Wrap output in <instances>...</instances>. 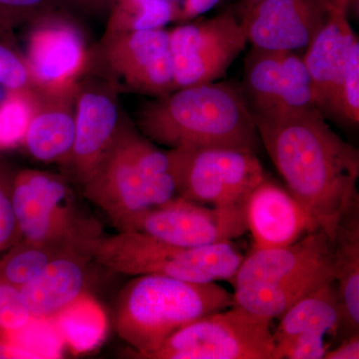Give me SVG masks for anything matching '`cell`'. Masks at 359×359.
Segmentation results:
<instances>
[{
    "mask_svg": "<svg viewBox=\"0 0 359 359\" xmlns=\"http://www.w3.org/2000/svg\"><path fill=\"white\" fill-rule=\"evenodd\" d=\"M149 140L171 149L259 146L254 114L241 92L229 84L201 83L160 96L142 109L138 120Z\"/></svg>",
    "mask_w": 359,
    "mask_h": 359,
    "instance_id": "2",
    "label": "cell"
},
{
    "mask_svg": "<svg viewBox=\"0 0 359 359\" xmlns=\"http://www.w3.org/2000/svg\"><path fill=\"white\" fill-rule=\"evenodd\" d=\"M334 282L347 335L359 332V196L342 214L332 241Z\"/></svg>",
    "mask_w": 359,
    "mask_h": 359,
    "instance_id": "22",
    "label": "cell"
},
{
    "mask_svg": "<svg viewBox=\"0 0 359 359\" xmlns=\"http://www.w3.org/2000/svg\"><path fill=\"white\" fill-rule=\"evenodd\" d=\"M330 14L325 0H261L242 25L255 49L294 51L309 46Z\"/></svg>",
    "mask_w": 359,
    "mask_h": 359,
    "instance_id": "14",
    "label": "cell"
},
{
    "mask_svg": "<svg viewBox=\"0 0 359 359\" xmlns=\"http://www.w3.org/2000/svg\"><path fill=\"white\" fill-rule=\"evenodd\" d=\"M254 118L287 190L332 242L342 214L359 196L358 149L335 133L316 107Z\"/></svg>",
    "mask_w": 359,
    "mask_h": 359,
    "instance_id": "1",
    "label": "cell"
},
{
    "mask_svg": "<svg viewBox=\"0 0 359 359\" xmlns=\"http://www.w3.org/2000/svg\"><path fill=\"white\" fill-rule=\"evenodd\" d=\"M85 198L119 231L149 210L179 197L168 151L123 120L114 141L84 183Z\"/></svg>",
    "mask_w": 359,
    "mask_h": 359,
    "instance_id": "3",
    "label": "cell"
},
{
    "mask_svg": "<svg viewBox=\"0 0 359 359\" xmlns=\"http://www.w3.org/2000/svg\"><path fill=\"white\" fill-rule=\"evenodd\" d=\"M105 33L159 29L180 18V8L172 0H113Z\"/></svg>",
    "mask_w": 359,
    "mask_h": 359,
    "instance_id": "25",
    "label": "cell"
},
{
    "mask_svg": "<svg viewBox=\"0 0 359 359\" xmlns=\"http://www.w3.org/2000/svg\"><path fill=\"white\" fill-rule=\"evenodd\" d=\"M259 1H261V0H245V11H247L248 9L250 8V7L255 6V4Z\"/></svg>",
    "mask_w": 359,
    "mask_h": 359,
    "instance_id": "38",
    "label": "cell"
},
{
    "mask_svg": "<svg viewBox=\"0 0 359 359\" xmlns=\"http://www.w3.org/2000/svg\"><path fill=\"white\" fill-rule=\"evenodd\" d=\"M332 337H334L313 332L276 342L273 359H323L332 348Z\"/></svg>",
    "mask_w": 359,
    "mask_h": 359,
    "instance_id": "29",
    "label": "cell"
},
{
    "mask_svg": "<svg viewBox=\"0 0 359 359\" xmlns=\"http://www.w3.org/2000/svg\"><path fill=\"white\" fill-rule=\"evenodd\" d=\"M233 306V294L217 283L136 276L118 294L116 332L133 348L135 358H144L180 328Z\"/></svg>",
    "mask_w": 359,
    "mask_h": 359,
    "instance_id": "4",
    "label": "cell"
},
{
    "mask_svg": "<svg viewBox=\"0 0 359 359\" xmlns=\"http://www.w3.org/2000/svg\"><path fill=\"white\" fill-rule=\"evenodd\" d=\"M332 261V245L323 230L304 236L294 244L268 250H252L241 264L233 287L271 283L294 278Z\"/></svg>",
    "mask_w": 359,
    "mask_h": 359,
    "instance_id": "19",
    "label": "cell"
},
{
    "mask_svg": "<svg viewBox=\"0 0 359 359\" xmlns=\"http://www.w3.org/2000/svg\"><path fill=\"white\" fill-rule=\"evenodd\" d=\"M334 280V257L323 264L294 278L271 283H247L235 287L233 306L255 316L273 320L309 292Z\"/></svg>",
    "mask_w": 359,
    "mask_h": 359,
    "instance_id": "21",
    "label": "cell"
},
{
    "mask_svg": "<svg viewBox=\"0 0 359 359\" xmlns=\"http://www.w3.org/2000/svg\"><path fill=\"white\" fill-rule=\"evenodd\" d=\"M122 121L117 88L112 81L94 78L78 83L76 131L68 166L81 185L95 172Z\"/></svg>",
    "mask_w": 359,
    "mask_h": 359,
    "instance_id": "13",
    "label": "cell"
},
{
    "mask_svg": "<svg viewBox=\"0 0 359 359\" xmlns=\"http://www.w3.org/2000/svg\"><path fill=\"white\" fill-rule=\"evenodd\" d=\"M86 271L75 250L53 257L37 278L20 287L33 320H53L85 294Z\"/></svg>",
    "mask_w": 359,
    "mask_h": 359,
    "instance_id": "20",
    "label": "cell"
},
{
    "mask_svg": "<svg viewBox=\"0 0 359 359\" xmlns=\"http://www.w3.org/2000/svg\"><path fill=\"white\" fill-rule=\"evenodd\" d=\"M67 250H71L56 249L20 241L0 259V280L20 289L37 278L53 257Z\"/></svg>",
    "mask_w": 359,
    "mask_h": 359,
    "instance_id": "26",
    "label": "cell"
},
{
    "mask_svg": "<svg viewBox=\"0 0 359 359\" xmlns=\"http://www.w3.org/2000/svg\"><path fill=\"white\" fill-rule=\"evenodd\" d=\"M179 197L226 207L247 202L266 178L256 152L231 147H180L168 151Z\"/></svg>",
    "mask_w": 359,
    "mask_h": 359,
    "instance_id": "7",
    "label": "cell"
},
{
    "mask_svg": "<svg viewBox=\"0 0 359 359\" xmlns=\"http://www.w3.org/2000/svg\"><path fill=\"white\" fill-rule=\"evenodd\" d=\"M271 321L233 306L180 328L144 359H273Z\"/></svg>",
    "mask_w": 359,
    "mask_h": 359,
    "instance_id": "8",
    "label": "cell"
},
{
    "mask_svg": "<svg viewBox=\"0 0 359 359\" xmlns=\"http://www.w3.org/2000/svg\"><path fill=\"white\" fill-rule=\"evenodd\" d=\"M37 106L35 89L13 91L0 106V148L22 145Z\"/></svg>",
    "mask_w": 359,
    "mask_h": 359,
    "instance_id": "27",
    "label": "cell"
},
{
    "mask_svg": "<svg viewBox=\"0 0 359 359\" xmlns=\"http://www.w3.org/2000/svg\"><path fill=\"white\" fill-rule=\"evenodd\" d=\"M13 92V91H11V90L6 88V87L0 84V106L2 105V103L8 98L9 95H11Z\"/></svg>",
    "mask_w": 359,
    "mask_h": 359,
    "instance_id": "37",
    "label": "cell"
},
{
    "mask_svg": "<svg viewBox=\"0 0 359 359\" xmlns=\"http://www.w3.org/2000/svg\"><path fill=\"white\" fill-rule=\"evenodd\" d=\"M101 58L115 85L163 96L176 90L169 32L159 29L105 33Z\"/></svg>",
    "mask_w": 359,
    "mask_h": 359,
    "instance_id": "12",
    "label": "cell"
},
{
    "mask_svg": "<svg viewBox=\"0 0 359 359\" xmlns=\"http://www.w3.org/2000/svg\"><path fill=\"white\" fill-rule=\"evenodd\" d=\"M344 327L341 304L334 280L309 292L280 318L273 332L276 342L302 334H325L337 337Z\"/></svg>",
    "mask_w": 359,
    "mask_h": 359,
    "instance_id": "23",
    "label": "cell"
},
{
    "mask_svg": "<svg viewBox=\"0 0 359 359\" xmlns=\"http://www.w3.org/2000/svg\"><path fill=\"white\" fill-rule=\"evenodd\" d=\"M13 177L8 170L0 167V259L21 241L11 202Z\"/></svg>",
    "mask_w": 359,
    "mask_h": 359,
    "instance_id": "31",
    "label": "cell"
},
{
    "mask_svg": "<svg viewBox=\"0 0 359 359\" xmlns=\"http://www.w3.org/2000/svg\"><path fill=\"white\" fill-rule=\"evenodd\" d=\"M123 231H137L180 247L233 242L248 231L247 202L205 207L177 197L144 212Z\"/></svg>",
    "mask_w": 359,
    "mask_h": 359,
    "instance_id": "9",
    "label": "cell"
},
{
    "mask_svg": "<svg viewBox=\"0 0 359 359\" xmlns=\"http://www.w3.org/2000/svg\"><path fill=\"white\" fill-rule=\"evenodd\" d=\"M30 25L25 57L33 88L44 93L75 88L90 60L79 26L55 11Z\"/></svg>",
    "mask_w": 359,
    "mask_h": 359,
    "instance_id": "11",
    "label": "cell"
},
{
    "mask_svg": "<svg viewBox=\"0 0 359 359\" xmlns=\"http://www.w3.org/2000/svg\"><path fill=\"white\" fill-rule=\"evenodd\" d=\"M176 89L223 76L248 40L242 23L230 14L178 26L169 32Z\"/></svg>",
    "mask_w": 359,
    "mask_h": 359,
    "instance_id": "10",
    "label": "cell"
},
{
    "mask_svg": "<svg viewBox=\"0 0 359 359\" xmlns=\"http://www.w3.org/2000/svg\"><path fill=\"white\" fill-rule=\"evenodd\" d=\"M247 223L254 241L252 250L285 247L320 230L290 191L268 177L248 198Z\"/></svg>",
    "mask_w": 359,
    "mask_h": 359,
    "instance_id": "16",
    "label": "cell"
},
{
    "mask_svg": "<svg viewBox=\"0 0 359 359\" xmlns=\"http://www.w3.org/2000/svg\"><path fill=\"white\" fill-rule=\"evenodd\" d=\"M53 320L59 335L73 353H86L95 348L107 332V320L102 309L86 294Z\"/></svg>",
    "mask_w": 359,
    "mask_h": 359,
    "instance_id": "24",
    "label": "cell"
},
{
    "mask_svg": "<svg viewBox=\"0 0 359 359\" xmlns=\"http://www.w3.org/2000/svg\"><path fill=\"white\" fill-rule=\"evenodd\" d=\"M341 119L351 124L359 122V42L354 44L341 89L337 113Z\"/></svg>",
    "mask_w": 359,
    "mask_h": 359,
    "instance_id": "32",
    "label": "cell"
},
{
    "mask_svg": "<svg viewBox=\"0 0 359 359\" xmlns=\"http://www.w3.org/2000/svg\"><path fill=\"white\" fill-rule=\"evenodd\" d=\"M84 252L122 275H160L197 283H231L245 259L233 242L180 247L137 231L95 236L86 243Z\"/></svg>",
    "mask_w": 359,
    "mask_h": 359,
    "instance_id": "5",
    "label": "cell"
},
{
    "mask_svg": "<svg viewBox=\"0 0 359 359\" xmlns=\"http://www.w3.org/2000/svg\"><path fill=\"white\" fill-rule=\"evenodd\" d=\"M77 90L78 85L60 93L36 90V109L22 142L35 160L69 164L76 131Z\"/></svg>",
    "mask_w": 359,
    "mask_h": 359,
    "instance_id": "18",
    "label": "cell"
},
{
    "mask_svg": "<svg viewBox=\"0 0 359 359\" xmlns=\"http://www.w3.org/2000/svg\"><path fill=\"white\" fill-rule=\"evenodd\" d=\"M0 84L11 91L33 88L26 59L8 39L0 37Z\"/></svg>",
    "mask_w": 359,
    "mask_h": 359,
    "instance_id": "30",
    "label": "cell"
},
{
    "mask_svg": "<svg viewBox=\"0 0 359 359\" xmlns=\"http://www.w3.org/2000/svg\"><path fill=\"white\" fill-rule=\"evenodd\" d=\"M219 1V0H183V6L180 9V18L188 20L199 16L209 11Z\"/></svg>",
    "mask_w": 359,
    "mask_h": 359,
    "instance_id": "34",
    "label": "cell"
},
{
    "mask_svg": "<svg viewBox=\"0 0 359 359\" xmlns=\"http://www.w3.org/2000/svg\"><path fill=\"white\" fill-rule=\"evenodd\" d=\"M11 202L23 242L84 254L96 236L80 223L72 191L59 175L32 169L14 174Z\"/></svg>",
    "mask_w": 359,
    "mask_h": 359,
    "instance_id": "6",
    "label": "cell"
},
{
    "mask_svg": "<svg viewBox=\"0 0 359 359\" xmlns=\"http://www.w3.org/2000/svg\"><path fill=\"white\" fill-rule=\"evenodd\" d=\"M172 1L177 2V0H172Z\"/></svg>",
    "mask_w": 359,
    "mask_h": 359,
    "instance_id": "39",
    "label": "cell"
},
{
    "mask_svg": "<svg viewBox=\"0 0 359 359\" xmlns=\"http://www.w3.org/2000/svg\"><path fill=\"white\" fill-rule=\"evenodd\" d=\"M82 1L86 2L88 6L99 8V7H104L112 4L113 0H82Z\"/></svg>",
    "mask_w": 359,
    "mask_h": 359,
    "instance_id": "36",
    "label": "cell"
},
{
    "mask_svg": "<svg viewBox=\"0 0 359 359\" xmlns=\"http://www.w3.org/2000/svg\"><path fill=\"white\" fill-rule=\"evenodd\" d=\"M359 334L347 335L339 346L330 348L323 359H358Z\"/></svg>",
    "mask_w": 359,
    "mask_h": 359,
    "instance_id": "33",
    "label": "cell"
},
{
    "mask_svg": "<svg viewBox=\"0 0 359 359\" xmlns=\"http://www.w3.org/2000/svg\"><path fill=\"white\" fill-rule=\"evenodd\" d=\"M355 0H325L330 11H337L341 13H348L349 7L354 4Z\"/></svg>",
    "mask_w": 359,
    "mask_h": 359,
    "instance_id": "35",
    "label": "cell"
},
{
    "mask_svg": "<svg viewBox=\"0 0 359 359\" xmlns=\"http://www.w3.org/2000/svg\"><path fill=\"white\" fill-rule=\"evenodd\" d=\"M59 0H0V37L13 39L15 28L55 11Z\"/></svg>",
    "mask_w": 359,
    "mask_h": 359,
    "instance_id": "28",
    "label": "cell"
},
{
    "mask_svg": "<svg viewBox=\"0 0 359 359\" xmlns=\"http://www.w3.org/2000/svg\"><path fill=\"white\" fill-rule=\"evenodd\" d=\"M247 84L254 114L275 116L316 107L309 71L294 51L255 49L248 59Z\"/></svg>",
    "mask_w": 359,
    "mask_h": 359,
    "instance_id": "15",
    "label": "cell"
},
{
    "mask_svg": "<svg viewBox=\"0 0 359 359\" xmlns=\"http://www.w3.org/2000/svg\"><path fill=\"white\" fill-rule=\"evenodd\" d=\"M356 41L347 14L332 11L306 47L302 59L313 84L314 105L321 113H337L340 89Z\"/></svg>",
    "mask_w": 359,
    "mask_h": 359,
    "instance_id": "17",
    "label": "cell"
}]
</instances>
